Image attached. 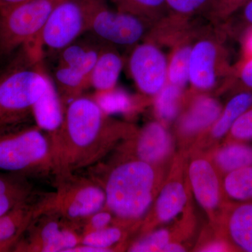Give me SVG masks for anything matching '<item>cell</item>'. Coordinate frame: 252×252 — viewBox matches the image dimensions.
<instances>
[{
    "mask_svg": "<svg viewBox=\"0 0 252 252\" xmlns=\"http://www.w3.org/2000/svg\"><path fill=\"white\" fill-rule=\"evenodd\" d=\"M135 130L134 126L112 119L93 97L82 94L72 99L65 105L62 151L56 180L102 161Z\"/></svg>",
    "mask_w": 252,
    "mask_h": 252,
    "instance_id": "6da1fadb",
    "label": "cell"
},
{
    "mask_svg": "<svg viewBox=\"0 0 252 252\" xmlns=\"http://www.w3.org/2000/svg\"><path fill=\"white\" fill-rule=\"evenodd\" d=\"M109 162L89 167V176L105 193V207L115 217V223L140 228L150 211L160 186L157 167L135 158L116 153Z\"/></svg>",
    "mask_w": 252,
    "mask_h": 252,
    "instance_id": "7a4b0ae2",
    "label": "cell"
},
{
    "mask_svg": "<svg viewBox=\"0 0 252 252\" xmlns=\"http://www.w3.org/2000/svg\"><path fill=\"white\" fill-rule=\"evenodd\" d=\"M21 54L0 76V127L30 122L33 106L44 94L49 74L39 46L21 48Z\"/></svg>",
    "mask_w": 252,
    "mask_h": 252,
    "instance_id": "3957f363",
    "label": "cell"
},
{
    "mask_svg": "<svg viewBox=\"0 0 252 252\" xmlns=\"http://www.w3.org/2000/svg\"><path fill=\"white\" fill-rule=\"evenodd\" d=\"M0 171L55 182L57 168L51 141L34 123L0 127Z\"/></svg>",
    "mask_w": 252,
    "mask_h": 252,
    "instance_id": "277c9868",
    "label": "cell"
},
{
    "mask_svg": "<svg viewBox=\"0 0 252 252\" xmlns=\"http://www.w3.org/2000/svg\"><path fill=\"white\" fill-rule=\"evenodd\" d=\"M54 183L56 191L47 193L43 211L57 212L78 221L105 206L103 189L91 176L75 172L59 177Z\"/></svg>",
    "mask_w": 252,
    "mask_h": 252,
    "instance_id": "5b68a950",
    "label": "cell"
},
{
    "mask_svg": "<svg viewBox=\"0 0 252 252\" xmlns=\"http://www.w3.org/2000/svg\"><path fill=\"white\" fill-rule=\"evenodd\" d=\"M59 0H31L0 11V56L40 41L46 20Z\"/></svg>",
    "mask_w": 252,
    "mask_h": 252,
    "instance_id": "8992f818",
    "label": "cell"
},
{
    "mask_svg": "<svg viewBox=\"0 0 252 252\" xmlns=\"http://www.w3.org/2000/svg\"><path fill=\"white\" fill-rule=\"evenodd\" d=\"M99 0H59L40 35L43 51L53 54L87 34Z\"/></svg>",
    "mask_w": 252,
    "mask_h": 252,
    "instance_id": "52a82bcc",
    "label": "cell"
},
{
    "mask_svg": "<svg viewBox=\"0 0 252 252\" xmlns=\"http://www.w3.org/2000/svg\"><path fill=\"white\" fill-rule=\"evenodd\" d=\"M81 238L75 221L57 212L43 211L32 220L13 252H68Z\"/></svg>",
    "mask_w": 252,
    "mask_h": 252,
    "instance_id": "ba28073f",
    "label": "cell"
},
{
    "mask_svg": "<svg viewBox=\"0 0 252 252\" xmlns=\"http://www.w3.org/2000/svg\"><path fill=\"white\" fill-rule=\"evenodd\" d=\"M149 22L138 15L110 9L105 0H99L88 33L114 47L133 48L145 39Z\"/></svg>",
    "mask_w": 252,
    "mask_h": 252,
    "instance_id": "9c48e42d",
    "label": "cell"
},
{
    "mask_svg": "<svg viewBox=\"0 0 252 252\" xmlns=\"http://www.w3.org/2000/svg\"><path fill=\"white\" fill-rule=\"evenodd\" d=\"M128 67L136 86L145 95L154 97L167 83L168 61L152 41H141L132 48Z\"/></svg>",
    "mask_w": 252,
    "mask_h": 252,
    "instance_id": "30bf717a",
    "label": "cell"
},
{
    "mask_svg": "<svg viewBox=\"0 0 252 252\" xmlns=\"http://www.w3.org/2000/svg\"><path fill=\"white\" fill-rule=\"evenodd\" d=\"M117 153L135 158L152 165H160L173 151L170 134L161 123L151 122L116 147Z\"/></svg>",
    "mask_w": 252,
    "mask_h": 252,
    "instance_id": "8fae6325",
    "label": "cell"
},
{
    "mask_svg": "<svg viewBox=\"0 0 252 252\" xmlns=\"http://www.w3.org/2000/svg\"><path fill=\"white\" fill-rule=\"evenodd\" d=\"M187 171L194 196L215 223L221 203V187L212 158L195 154L189 162Z\"/></svg>",
    "mask_w": 252,
    "mask_h": 252,
    "instance_id": "7c38bea8",
    "label": "cell"
},
{
    "mask_svg": "<svg viewBox=\"0 0 252 252\" xmlns=\"http://www.w3.org/2000/svg\"><path fill=\"white\" fill-rule=\"evenodd\" d=\"M64 113L65 105L49 75L45 91L33 106L32 119L51 141L57 174L62 151Z\"/></svg>",
    "mask_w": 252,
    "mask_h": 252,
    "instance_id": "4fadbf2b",
    "label": "cell"
},
{
    "mask_svg": "<svg viewBox=\"0 0 252 252\" xmlns=\"http://www.w3.org/2000/svg\"><path fill=\"white\" fill-rule=\"evenodd\" d=\"M182 159L172 167L168 180L163 185L154 204L152 216L144 219L141 235L151 230L154 222L168 223L177 218L185 210L188 203V192L182 178Z\"/></svg>",
    "mask_w": 252,
    "mask_h": 252,
    "instance_id": "5bb4252c",
    "label": "cell"
},
{
    "mask_svg": "<svg viewBox=\"0 0 252 252\" xmlns=\"http://www.w3.org/2000/svg\"><path fill=\"white\" fill-rule=\"evenodd\" d=\"M220 49L215 41L200 39L193 45L189 60V83L196 90H211L219 77Z\"/></svg>",
    "mask_w": 252,
    "mask_h": 252,
    "instance_id": "9a60e30c",
    "label": "cell"
},
{
    "mask_svg": "<svg viewBox=\"0 0 252 252\" xmlns=\"http://www.w3.org/2000/svg\"><path fill=\"white\" fill-rule=\"evenodd\" d=\"M221 111V106L216 99L207 95L196 97L179 121L181 137L189 138L209 130Z\"/></svg>",
    "mask_w": 252,
    "mask_h": 252,
    "instance_id": "2e32d148",
    "label": "cell"
},
{
    "mask_svg": "<svg viewBox=\"0 0 252 252\" xmlns=\"http://www.w3.org/2000/svg\"><path fill=\"white\" fill-rule=\"evenodd\" d=\"M47 193L36 194L31 200L0 216V243L21 238L28 225L44 210Z\"/></svg>",
    "mask_w": 252,
    "mask_h": 252,
    "instance_id": "e0dca14e",
    "label": "cell"
},
{
    "mask_svg": "<svg viewBox=\"0 0 252 252\" xmlns=\"http://www.w3.org/2000/svg\"><path fill=\"white\" fill-rule=\"evenodd\" d=\"M124 64V59L116 47L103 43L91 72L90 87L96 92L109 91L117 87Z\"/></svg>",
    "mask_w": 252,
    "mask_h": 252,
    "instance_id": "ac0fdd59",
    "label": "cell"
},
{
    "mask_svg": "<svg viewBox=\"0 0 252 252\" xmlns=\"http://www.w3.org/2000/svg\"><path fill=\"white\" fill-rule=\"evenodd\" d=\"M38 193L28 177L0 171V216L26 203Z\"/></svg>",
    "mask_w": 252,
    "mask_h": 252,
    "instance_id": "d6986e66",
    "label": "cell"
},
{
    "mask_svg": "<svg viewBox=\"0 0 252 252\" xmlns=\"http://www.w3.org/2000/svg\"><path fill=\"white\" fill-rule=\"evenodd\" d=\"M223 227L238 248L252 252V204H244L230 210L223 220Z\"/></svg>",
    "mask_w": 252,
    "mask_h": 252,
    "instance_id": "ffe728a7",
    "label": "cell"
},
{
    "mask_svg": "<svg viewBox=\"0 0 252 252\" xmlns=\"http://www.w3.org/2000/svg\"><path fill=\"white\" fill-rule=\"evenodd\" d=\"M252 106V94L240 93L230 99L220 117L208 130L210 143L222 138L244 112Z\"/></svg>",
    "mask_w": 252,
    "mask_h": 252,
    "instance_id": "44dd1931",
    "label": "cell"
},
{
    "mask_svg": "<svg viewBox=\"0 0 252 252\" xmlns=\"http://www.w3.org/2000/svg\"><path fill=\"white\" fill-rule=\"evenodd\" d=\"M135 231L130 227L114 223L102 229L83 235L81 245L101 249L103 252L124 250L126 241L131 232Z\"/></svg>",
    "mask_w": 252,
    "mask_h": 252,
    "instance_id": "7402d4cb",
    "label": "cell"
},
{
    "mask_svg": "<svg viewBox=\"0 0 252 252\" xmlns=\"http://www.w3.org/2000/svg\"><path fill=\"white\" fill-rule=\"evenodd\" d=\"M217 170L230 172L252 165V148L240 144L223 146L214 153L212 158Z\"/></svg>",
    "mask_w": 252,
    "mask_h": 252,
    "instance_id": "603a6c76",
    "label": "cell"
},
{
    "mask_svg": "<svg viewBox=\"0 0 252 252\" xmlns=\"http://www.w3.org/2000/svg\"><path fill=\"white\" fill-rule=\"evenodd\" d=\"M154 97V108L157 117L163 122L175 120L182 105V89L167 83Z\"/></svg>",
    "mask_w": 252,
    "mask_h": 252,
    "instance_id": "cb8c5ba5",
    "label": "cell"
},
{
    "mask_svg": "<svg viewBox=\"0 0 252 252\" xmlns=\"http://www.w3.org/2000/svg\"><path fill=\"white\" fill-rule=\"evenodd\" d=\"M225 193L230 198L247 200L252 198V165L228 172L223 182Z\"/></svg>",
    "mask_w": 252,
    "mask_h": 252,
    "instance_id": "d4e9b609",
    "label": "cell"
},
{
    "mask_svg": "<svg viewBox=\"0 0 252 252\" xmlns=\"http://www.w3.org/2000/svg\"><path fill=\"white\" fill-rule=\"evenodd\" d=\"M192 45L178 46L168 61L167 83L183 89L189 83V60Z\"/></svg>",
    "mask_w": 252,
    "mask_h": 252,
    "instance_id": "484cf974",
    "label": "cell"
},
{
    "mask_svg": "<svg viewBox=\"0 0 252 252\" xmlns=\"http://www.w3.org/2000/svg\"><path fill=\"white\" fill-rule=\"evenodd\" d=\"M93 97L109 115L125 114L130 112L132 108L130 96L117 87L109 91L96 92Z\"/></svg>",
    "mask_w": 252,
    "mask_h": 252,
    "instance_id": "4316f807",
    "label": "cell"
},
{
    "mask_svg": "<svg viewBox=\"0 0 252 252\" xmlns=\"http://www.w3.org/2000/svg\"><path fill=\"white\" fill-rule=\"evenodd\" d=\"M117 9L138 15L149 21L166 11L165 0H112Z\"/></svg>",
    "mask_w": 252,
    "mask_h": 252,
    "instance_id": "83f0119b",
    "label": "cell"
},
{
    "mask_svg": "<svg viewBox=\"0 0 252 252\" xmlns=\"http://www.w3.org/2000/svg\"><path fill=\"white\" fill-rule=\"evenodd\" d=\"M171 233L165 228H160L144 233L128 245L127 251L132 252H161L167 243L172 241Z\"/></svg>",
    "mask_w": 252,
    "mask_h": 252,
    "instance_id": "f1b7e54d",
    "label": "cell"
},
{
    "mask_svg": "<svg viewBox=\"0 0 252 252\" xmlns=\"http://www.w3.org/2000/svg\"><path fill=\"white\" fill-rule=\"evenodd\" d=\"M81 236L108 226L115 223V217L105 206L86 218L75 221Z\"/></svg>",
    "mask_w": 252,
    "mask_h": 252,
    "instance_id": "f546056e",
    "label": "cell"
},
{
    "mask_svg": "<svg viewBox=\"0 0 252 252\" xmlns=\"http://www.w3.org/2000/svg\"><path fill=\"white\" fill-rule=\"evenodd\" d=\"M167 11L178 18H186L207 8L210 0H165Z\"/></svg>",
    "mask_w": 252,
    "mask_h": 252,
    "instance_id": "4dcf8cb0",
    "label": "cell"
},
{
    "mask_svg": "<svg viewBox=\"0 0 252 252\" xmlns=\"http://www.w3.org/2000/svg\"><path fill=\"white\" fill-rule=\"evenodd\" d=\"M229 132L232 137L237 140L252 139V106L237 119Z\"/></svg>",
    "mask_w": 252,
    "mask_h": 252,
    "instance_id": "1f68e13d",
    "label": "cell"
},
{
    "mask_svg": "<svg viewBox=\"0 0 252 252\" xmlns=\"http://www.w3.org/2000/svg\"><path fill=\"white\" fill-rule=\"evenodd\" d=\"M250 0H210L207 8L212 14L225 17L241 9Z\"/></svg>",
    "mask_w": 252,
    "mask_h": 252,
    "instance_id": "d6a6232c",
    "label": "cell"
},
{
    "mask_svg": "<svg viewBox=\"0 0 252 252\" xmlns=\"http://www.w3.org/2000/svg\"><path fill=\"white\" fill-rule=\"evenodd\" d=\"M239 77L245 87L252 89V58L245 60L240 69Z\"/></svg>",
    "mask_w": 252,
    "mask_h": 252,
    "instance_id": "836d02e7",
    "label": "cell"
},
{
    "mask_svg": "<svg viewBox=\"0 0 252 252\" xmlns=\"http://www.w3.org/2000/svg\"><path fill=\"white\" fill-rule=\"evenodd\" d=\"M228 250L226 244L220 240H214L210 243L205 244L200 248V252H225Z\"/></svg>",
    "mask_w": 252,
    "mask_h": 252,
    "instance_id": "e575fe53",
    "label": "cell"
},
{
    "mask_svg": "<svg viewBox=\"0 0 252 252\" xmlns=\"http://www.w3.org/2000/svg\"><path fill=\"white\" fill-rule=\"evenodd\" d=\"M163 252H186V248L180 243H175V242H170L167 243L163 248L162 251Z\"/></svg>",
    "mask_w": 252,
    "mask_h": 252,
    "instance_id": "d590c367",
    "label": "cell"
},
{
    "mask_svg": "<svg viewBox=\"0 0 252 252\" xmlns=\"http://www.w3.org/2000/svg\"><path fill=\"white\" fill-rule=\"evenodd\" d=\"M240 9H243V16L245 21L252 26V0L249 1Z\"/></svg>",
    "mask_w": 252,
    "mask_h": 252,
    "instance_id": "8d00e7d4",
    "label": "cell"
},
{
    "mask_svg": "<svg viewBox=\"0 0 252 252\" xmlns=\"http://www.w3.org/2000/svg\"><path fill=\"white\" fill-rule=\"evenodd\" d=\"M245 51L246 54V59L252 58V28L249 31L245 40Z\"/></svg>",
    "mask_w": 252,
    "mask_h": 252,
    "instance_id": "74e56055",
    "label": "cell"
},
{
    "mask_svg": "<svg viewBox=\"0 0 252 252\" xmlns=\"http://www.w3.org/2000/svg\"><path fill=\"white\" fill-rule=\"evenodd\" d=\"M29 1L31 0H0V11Z\"/></svg>",
    "mask_w": 252,
    "mask_h": 252,
    "instance_id": "f35d334b",
    "label": "cell"
}]
</instances>
